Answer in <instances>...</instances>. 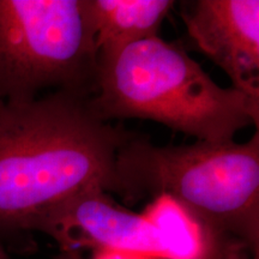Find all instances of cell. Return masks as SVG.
Wrapping results in <instances>:
<instances>
[{"mask_svg": "<svg viewBox=\"0 0 259 259\" xmlns=\"http://www.w3.org/2000/svg\"><path fill=\"white\" fill-rule=\"evenodd\" d=\"M89 97L58 90L0 101V247L8 253L36 251L38 222L71 194L118 193L116 155L138 134L96 118Z\"/></svg>", "mask_w": 259, "mask_h": 259, "instance_id": "cell-1", "label": "cell"}, {"mask_svg": "<svg viewBox=\"0 0 259 259\" xmlns=\"http://www.w3.org/2000/svg\"><path fill=\"white\" fill-rule=\"evenodd\" d=\"M89 106L102 121L153 120L210 143L259 125V97L220 87L184 48L160 36L97 54Z\"/></svg>", "mask_w": 259, "mask_h": 259, "instance_id": "cell-2", "label": "cell"}, {"mask_svg": "<svg viewBox=\"0 0 259 259\" xmlns=\"http://www.w3.org/2000/svg\"><path fill=\"white\" fill-rule=\"evenodd\" d=\"M125 203L166 193L244 241L259 259V131L234 141L157 147L137 135L116 155Z\"/></svg>", "mask_w": 259, "mask_h": 259, "instance_id": "cell-3", "label": "cell"}, {"mask_svg": "<svg viewBox=\"0 0 259 259\" xmlns=\"http://www.w3.org/2000/svg\"><path fill=\"white\" fill-rule=\"evenodd\" d=\"M45 89L96 93L83 0H0V101H32Z\"/></svg>", "mask_w": 259, "mask_h": 259, "instance_id": "cell-4", "label": "cell"}, {"mask_svg": "<svg viewBox=\"0 0 259 259\" xmlns=\"http://www.w3.org/2000/svg\"><path fill=\"white\" fill-rule=\"evenodd\" d=\"M36 233L54 239L60 251L122 250L166 259L163 234L143 213L121 208L101 189L71 194L45 213Z\"/></svg>", "mask_w": 259, "mask_h": 259, "instance_id": "cell-5", "label": "cell"}, {"mask_svg": "<svg viewBox=\"0 0 259 259\" xmlns=\"http://www.w3.org/2000/svg\"><path fill=\"white\" fill-rule=\"evenodd\" d=\"M196 47L229 77L233 88L259 97L258 0H194L180 10Z\"/></svg>", "mask_w": 259, "mask_h": 259, "instance_id": "cell-6", "label": "cell"}, {"mask_svg": "<svg viewBox=\"0 0 259 259\" xmlns=\"http://www.w3.org/2000/svg\"><path fill=\"white\" fill-rule=\"evenodd\" d=\"M142 213L163 234L166 259H255L244 241L169 194L155 196Z\"/></svg>", "mask_w": 259, "mask_h": 259, "instance_id": "cell-7", "label": "cell"}, {"mask_svg": "<svg viewBox=\"0 0 259 259\" xmlns=\"http://www.w3.org/2000/svg\"><path fill=\"white\" fill-rule=\"evenodd\" d=\"M97 54L158 36L171 0H83Z\"/></svg>", "mask_w": 259, "mask_h": 259, "instance_id": "cell-8", "label": "cell"}, {"mask_svg": "<svg viewBox=\"0 0 259 259\" xmlns=\"http://www.w3.org/2000/svg\"><path fill=\"white\" fill-rule=\"evenodd\" d=\"M54 259H84L79 251H60V253L56 255ZM92 259H154L148 255L136 253V252L122 251V250H111V248H103V250H94Z\"/></svg>", "mask_w": 259, "mask_h": 259, "instance_id": "cell-9", "label": "cell"}, {"mask_svg": "<svg viewBox=\"0 0 259 259\" xmlns=\"http://www.w3.org/2000/svg\"><path fill=\"white\" fill-rule=\"evenodd\" d=\"M0 259H11L10 258V254L6 252L4 248L0 247Z\"/></svg>", "mask_w": 259, "mask_h": 259, "instance_id": "cell-10", "label": "cell"}]
</instances>
